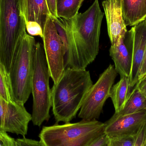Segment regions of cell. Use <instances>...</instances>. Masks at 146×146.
Returning <instances> with one entry per match:
<instances>
[{
	"label": "cell",
	"mask_w": 146,
	"mask_h": 146,
	"mask_svg": "<svg viewBox=\"0 0 146 146\" xmlns=\"http://www.w3.org/2000/svg\"><path fill=\"white\" fill-rule=\"evenodd\" d=\"M145 76H146V51L140 68L139 76H138V82Z\"/></svg>",
	"instance_id": "83f0119b"
},
{
	"label": "cell",
	"mask_w": 146,
	"mask_h": 146,
	"mask_svg": "<svg viewBox=\"0 0 146 146\" xmlns=\"http://www.w3.org/2000/svg\"><path fill=\"white\" fill-rule=\"evenodd\" d=\"M36 41L25 33L9 74L14 101L25 105L31 93L35 67Z\"/></svg>",
	"instance_id": "5b68a950"
},
{
	"label": "cell",
	"mask_w": 146,
	"mask_h": 146,
	"mask_svg": "<svg viewBox=\"0 0 146 146\" xmlns=\"http://www.w3.org/2000/svg\"><path fill=\"white\" fill-rule=\"evenodd\" d=\"M135 136L136 135L108 138L107 146H134Z\"/></svg>",
	"instance_id": "ffe728a7"
},
{
	"label": "cell",
	"mask_w": 146,
	"mask_h": 146,
	"mask_svg": "<svg viewBox=\"0 0 146 146\" xmlns=\"http://www.w3.org/2000/svg\"><path fill=\"white\" fill-rule=\"evenodd\" d=\"M135 87L146 98V76L139 81Z\"/></svg>",
	"instance_id": "484cf974"
},
{
	"label": "cell",
	"mask_w": 146,
	"mask_h": 146,
	"mask_svg": "<svg viewBox=\"0 0 146 146\" xmlns=\"http://www.w3.org/2000/svg\"><path fill=\"white\" fill-rule=\"evenodd\" d=\"M26 31L31 36H39L43 38V31L40 25L36 21L26 22Z\"/></svg>",
	"instance_id": "44dd1931"
},
{
	"label": "cell",
	"mask_w": 146,
	"mask_h": 146,
	"mask_svg": "<svg viewBox=\"0 0 146 146\" xmlns=\"http://www.w3.org/2000/svg\"><path fill=\"white\" fill-rule=\"evenodd\" d=\"M125 37L117 45L111 46L110 54L115 64V69L121 77L125 76L129 79L132 69V59Z\"/></svg>",
	"instance_id": "5bb4252c"
},
{
	"label": "cell",
	"mask_w": 146,
	"mask_h": 146,
	"mask_svg": "<svg viewBox=\"0 0 146 146\" xmlns=\"http://www.w3.org/2000/svg\"><path fill=\"white\" fill-rule=\"evenodd\" d=\"M42 39L50 75L54 83H56L65 69L66 49L57 33L51 15L46 21Z\"/></svg>",
	"instance_id": "ba28073f"
},
{
	"label": "cell",
	"mask_w": 146,
	"mask_h": 146,
	"mask_svg": "<svg viewBox=\"0 0 146 146\" xmlns=\"http://www.w3.org/2000/svg\"><path fill=\"white\" fill-rule=\"evenodd\" d=\"M50 76L44 54L43 46L40 42L36 45L35 67L32 82L33 97L32 121L35 126L40 127L50 117L51 107Z\"/></svg>",
	"instance_id": "8992f818"
},
{
	"label": "cell",
	"mask_w": 146,
	"mask_h": 146,
	"mask_svg": "<svg viewBox=\"0 0 146 146\" xmlns=\"http://www.w3.org/2000/svg\"><path fill=\"white\" fill-rule=\"evenodd\" d=\"M0 146H5L3 140L2 131H0Z\"/></svg>",
	"instance_id": "f1b7e54d"
},
{
	"label": "cell",
	"mask_w": 146,
	"mask_h": 146,
	"mask_svg": "<svg viewBox=\"0 0 146 146\" xmlns=\"http://www.w3.org/2000/svg\"><path fill=\"white\" fill-rule=\"evenodd\" d=\"M125 41L132 59L129 82L133 90L138 83L140 68L146 51V19L127 31Z\"/></svg>",
	"instance_id": "30bf717a"
},
{
	"label": "cell",
	"mask_w": 146,
	"mask_h": 146,
	"mask_svg": "<svg viewBox=\"0 0 146 146\" xmlns=\"http://www.w3.org/2000/svg\"><path fill=\"white\" fill-rule=\"evenodd\" d=\"M3 140L5 146H15V140L11 138L6 132L2 131Z\"/></svg>",
	"instance_id": "4316f807"
},
{
	"label": "cell",
	"mask_w": 146,
	"mask_h": 146,
	"mask_svg": "<svg viewBox=\"0 0 146 146\" xmlns=\"http://www.w3.org/2000/svg\"><path fill=\"white\" fill-rule=\"evenodd\" d=\"M20 3L21 14L26 22L36 21L43 31L47 19L51 15L46 0H20Z\"/></svg>",
	"instance_id": "4fadbf2b"
},
{
	"label": "cell",
	"mask_w": 146,
	"mask_h": 146,
	"mask_svg": "<svg viewBox=\"0 0 146 146\" xmlns=\"http://www.w3.org/2000/svg\"><path fill=\"white\" fill-rule=\"evenodd\" d=\"M89 71L65 68L51 88V107L56 123L75 117L93 85Z\"/></svg>",
	"instance_id": "7a4b0ae2"
},
{
	"label": "cell",
	"mask_w": 146,
	"mask_h": 146,
	"mask_svg": "<svg viewBox=\"0 0 146 146\" xmlns=\"http://www.w3.org/2000/svg\"><path fill=\"white\" fill-rule=\"evenodd\" d=\"M145 110H146V98L135 87L123 109L114 114L117 116L126 115Z\"/></svg>",
	"instance_id": "e0dca14e"
},
{
	"label": "cell",
	"mask_w": 146,
	"mask_h": 146,
	"mask_svg": "<svg viewBox=\"0 0 146 146\" xmlns=\"http://www.w3.org/2000/svg\"><path fill=\"white\" fill-rule=\"evenodd\" d=\"M84 0H56V11L59 19L69 20L77 14Z\"/></svg>",
	"instance_id": "ac0fdd59"
},
{
	"label": "cell",
	"mask_w": 146,
	"mask_h": 146,
	"mask_svg": "<svg viewBox=\"0 0 146 146\" xmlns=\"http://www.w3.org/2000/svg\"><path fill=\"white\" fill-rule=\"evenodd\" d=\"M146 137V124L141 129L135 136L134 146H144Z\"/></svg>",
	"instance_id": "603a6c76"
},
{
	"label": "cell",
	"mask_w": 146,
	"mask_h": 146,
	"mask_svg": "<svg viewBox=\"0 0 146 146\" xmlns=\"http://www.w3.org/2000/svg\"><path fill=\"white\" fill-rule=\"evenodd\" d=\"M15 146H46L40 140L38 141L27 139L25 137L15 140Z\"/></svg>",
	"instance_id": "7402d4cb"
},
{
	"label": "cell",
	"mask_w": 146,
	"mask_h": 146,
	"mask_svg": "<svg viewBox=\"0 0 146 146\" xmlns=\"http://www.w3.org/2000/svg\"><path fill=\"white\" fill-rule=\"evenodd\" d=\"M46 1L51 16L58 18L56 11V0H46Z\"/></svg>",
	"instance_id": "d4e9b609"
},
{
	"label": "cell",
	"mask_w": 146,
	"mask_h": 146,
	"mask_svg": "<svg viewBox=\"0 0 146 146\" xmlns=\"http://www.w3.org/2000/svg\"><path fill=\"white\" fill-rule=\"evenodd\" d=\"M109 138L105 133L100 136L88 146H107Z\"/></svg>",
	"instance_id": "cb8c5ba5"
},
{
	"label": "cell",
	"mask_w": 146,
	"mask_h": 146,
	"mask_svg": "<svg viewBox=\"0 0 146 146\" xmlns=\"http://www.w3.org/2000/svg\"><path fill=\"white\" fill-rule=\"evenodd\" d=\"M133 89L129 85L128 77L123 76L118 82L112 86L110 97L112 100L115 113H118L124 108Z\"/></svg>",
	"instance_id": "2e32d148"
},
{
	"label": "cell",
	"mask_w": 146,
	"mask_h": 146,
	"mask_svg": "<svg viewBox=\"0 0 146 146\" xmlns=\"http://www.w3.org/2000/svg\"><path fill=\"white\" fill-rule=\"evenodd\" d=\"M0 96L7 102L14 103L8 73L0 61Z\"/></svg>",
	"instance_id": "d6986e66"
},
{
	"label": "cell",
	"mask_w": 146,
	"mask_h": 146,
	"mask_svg": "<svg viewBox=\"0 0 146 146\" xmlns=\"http://www.w3.org/2000/svg\"><path fill=\"white\" fill-rule=\"evenodd\" d=\"M31 121L24 104L7 102L0 96V131L25 137Z\"/></svg>",
	"instance_id": "9c48e42d"
},
{
	"label": "cell",
	"mask_w": 146,
	"mask_h": 146,
	"mask_svg": "<svg viewBox=\"0 0 146 146\" xmlns=\"http://www.w3.org/2000/svg\"><path fill=\"white\" fill-rule=\"evenodd\" d=\"M26 33L20 0H0V61L8 74Z\"/></svg>",
	"instance_id": "3957f363"
},
{
	"label": "cell",
	"mask_w": 146,
	"mask_h": 146,
	"mask_svg": "<svg viewBox=\"0 0 146 146\" xmlns=\"http://www.w3.org/2000/svg\"><path fill=\"white\" fill-rule=\"evenodd\" d=\"M104 123V133L108 138L135 136L146 124V110L126 115L114 114Z\"/></svg>",
	"instance_id": "8fae6325"
},
{
	"label": "cell",
	"mask_w": 146,
	"mask_h": 146,
	"mask_svg": "<svg viewBox=\"0 0 146 146\" xmlns=\"http://www.w3.org/2000/svg\"><path fill=\"white\" fill-rule=\"evenodd\" d=\"M121 7L127 26H134L146 19V0H121Z\"/></svg>",
	"instance_id": "9a60e30c"
},
{
	"label": "cell",
	"mask_w": 146,
	"mask_h": 146,
	"mask_svg": "<svg viewBox=\"0 0 146 146\" xmlns=\"http://www.w3.org/2000/svg\"><path fill=\"white\" fill-rule=\"evenodd\" d=\"M105 123L97 120L44 127L39 135L46 146H88L104 133Z\"/></svg>",
	"instance_id": "277c9868"
},
{
	"label": "cell",
	"mask_w": 146,
	"mask_h": 146,
	"mask_svg": "<svg viewBox=\"0 0 146 146\" xmlns=\"http://www.w3.org/2000/svg\"><path fill=\"white\" fill-rule=\"evenodd\" d=\"M111 46L117 45L127 32L123 17L121 0H105L102 2Z\"/></svg>",
	"instance_id": "7c38bea8"
},
{
	"label": "cell",
	"mask_w": 146,
	"mask_h": 146,
	"mask_svg": "<svg viewBox=\"0 0 146 146\" xmlns=\"http://www.w3.org/2000/svg\"><path fill=\"white\" fill-rule=\"evenodd\" d=\"M117 74L115 66L110 64L100 75L87 94L78 115L80 118L92 121L100 117L106 101L110 97Z\"/></svg>",
	"instance_id": "52a82bcc"
},
{
	"label": "cell",
	"mask_w": 146,
	"mask_h": 146,
	"mask_svg": "<svg viewBox=\"0 0 146 146\" xmlns=\"http://www.w3.org/2000/svg\"><path fill=\"white\" fill-rule=\"evenodd\" d=\"M104 15L98 0H95L84 13L77 14L71 19H62L68 44L65 68L85 70L96 59L99 50L101 23Z\"/></svg>",
	"instance_id": "6da1fadb"
},
{
	"label": "cell",
	"mask_w": 146,
	"mask_h": 146,
	"mask_svg": "<svg viewBox=\"0 0 146 146\" xmlns=\"http://www.w3.org/2000/svg\"><path fill=\"white\" fill-rule=\"evenodd\" d=\"M144 146H146V137L145 139V145Z\"/></svg>",
	"instance_id": "f546056e"
}]
</instances>
